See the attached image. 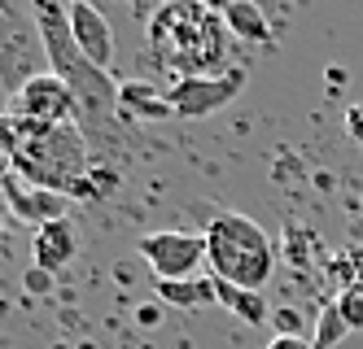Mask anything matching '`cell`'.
I'll list each match as a JSON object with an SVG mask.
<instances>
[{"instance_id":"cell-21","label":"cell","mask_w":363,"mask_h":349,"mask_svg":"<svg viewBox=\"0 0 363 349\" xmlns=\"http://www.w3.org/2000/svg\"><path fill=\"white\" fill-rule=\"evenodd\" d=\"M201 5H206V9H215V13H228L232 5H237V0H201Z\"/></svg>"},{"instance_id":"cell-17","label":"cell","mask_w":363,"mask_h":349,"mask_svg":"<svg viewBox=\"0 0 363 349\" xmlns=\"http://www.w3.org/2000/svg\"><path fill=\"white\" fill-rule=\"evenodd\" d=\"M337 310L346 314L350 332H363V284H350V288L337 292Z\"/></svg>"},{"instance_id":"cell-22","label":"cell","mask_w":363,"mask_h":349,"mask_svg":"<svg viewBox=\"0 0 363 349\" xmlns=\"http://www.w3.org/2000/svg\"><path fill=\"white\" fill-rule=\"evenodd\" d=\"M354 236H363V201H359V214H354Z\"/></svg>"},{"instance_id":"cell-1","label":"cell","mask_w":363,"mask_h":349,"mask_svg":"<svg viewBox=\"0 0 363 349\" xmlns=\"http://www.w3.org/2000/svg\"><path fill=\"white\" fill-rule=\"evenodd\" d=\"M40 35H44V52H48V70H53L62 84L74 92L79 105V131L96 157V166H110V157L123 153V114H118V88L110 70L92 66L79 44L70 35V9L62 0H31Z\"/></svg>"},{"instance_id":"cell-12","label":"cell","mask_w":363,"mask_h":349,"mask_svg":"<svg viewBox=\"0 0 363 349\" xmlns=\"http://www.w3.org/2000/svg\"><path fill=\"white\" fill-rule=\"evenodd\" d=\"M118 114L123 122H158V118H175L171 101L158 84H149V79H127L118 88Z\"/></svg>"},{"instance_id":"cell-2","label":"cell","mask_w":363,"mask_h":349,"mask_svg":"<svg viewBox=\"0 0 363 349\" xmlns=\"http://www.w3.org/2000/svg\"><path fill=\"white\" fill-rule=\"evenodd\" d=\"M0 122H5L13 171L22 179L48 188V193H62L70 201L106 197L118 183L110 166H96L79 122H31V118H13L9 110H0Z\"/></svg>"},{"instance_id":"cell-13","label":"cell","mask_w":363,"mask_h":349,"mask_svg":"<svg viewBox=\"0 0 363 349\" xmlns=\"http://www.w3.org/2000/svg\"><path fill=\"white\" fill-rule=\"evenodd\" d=\"M158 297L175 310H201V306H219V284L215 275H189V280H158Z\"/></svg>"},{"instance_id":"cell-3","label":"cell","mask_w":363,"mask_h":349,"mask_svg":"<svg viewBox=\"0 0 363 349\" xmlns=\"http://www.w3.org/2000/svg\"><path fill=\"white\" fill-rule=\"evenodd\" d=\"M228 22L201 0H167L149 13L145 44L162 66L179 74H219L228 70Z\"/></svg>"},{"instance_id":"cell-14","label":"cell","mask_w":363,"mask_h":349,"mask_svg":"<svg viewBox=\"0 0 363 349\" xmlns=\"http://www.w3.org/2000/svg\"><path fill=\"white\" fill-rule=\"evenodd\" d=\"M215 284H219V306L232 310L237 319H245L250 328H267V319H276L272 306H267V292L237 288V284H223V280H215Z\"/></svg>"},{"instance_id":"cell-10","label":"cell","mask_w":363,"mask_h":349,"mask_svg":"<svg viewBox=\"0 0 363 349\" xmlns=\"http://www.w3.org/2000/svg\"><path fill=\"white\" fill-rule=\"evenodd\" d=\"M70 35H74V44H79V52L92 66L110 70V62H114V31H110L106 13H101L92 0L88 5H70Z\"/></svg>"},{"instance_id":"cell-5","label":"cell","mask_w":363,"mask_h":349,"mask_svg":"<svg viewBox=\"0 0 363 349\" xmlns=\"http://www.w3.org/2000/svg\"><path fill=\"white\" fill-rule=\"evenodd\" d=\"M48 70V52L31 0H0V92L5 101Z\"/></svg>"},{"instance_id":"cell-16","label":"cell","mask_w":363,"mask_h":349,"mask_svg":"<svg viewBox=\"0 0 363 349\" xmlns=\"http://www.w3.org/2000/svg\"><path fill=\"white\" fill-rule=\"evenodd\" d=\"M346 332H350L346 314L337 310V302H328V306L320 310V319H315V349H337V341H342Z\"/></svg>"},{"instance_id":"cell-18","label":"cell","mask_w":363,"mask_h":349,"mask_svg":"<svg viewBox=\"0 0 363 349\" xmlns=\"http://www.w3.org/2000/svg\"><path fill=\"white\" fill-rule=\"evenodd\" d=\"M267 349H315V341H306L302 332H276L267 341Z\"/></svg>"},{"instance_id":"cell-7","label":"cell","mask_w":363,"mask_h":349,"mask_svg":"<svg viewBox=\"0 0 363 349\" xmlns=\"http://www.w3.org/2000/svg\"><path fill=\"white\" fill-rule=\"evenodd\" d=\"M140 258L149 262L153 284L158 280H189L206 266V236L201 231H149L140 236Z\"/></svg>"},{"instance_id":"cell-20","label":"cell","mask_w":363,"mask_h":349,"mask_svg":"<svg viewBox=\"0 0 363 349\" xmlns=\"http://www.w3.org/2000/svg\"><path fill=\"white\" fill-rule=\"evenodd\" d=\"M13 171V157H9V140H5V122H0V179Z\"/></svg>"},{"instance_id":"cell-11","label":"cell","mask_w":363,"mask_h":349,"mask_svg":"<svg viewBox=\"0 0 363 349\" xmlns=\"http://www.w3.org/2000/svg\"><path fill=\"white\" fill-rule=\"evenodd\" d=\"M79 253V231H74L70 219L62 223H48V227H35V240H31V262L40 275H57L74 262Z\"/></svg>"},{"instance_id":"cell-15","label":"cell","mask_w":363,"mask_h":349,"mask_svg":"<svg viewBox=\"0 0 363 349\" xmlns=\"http://www.w3.org/2000/svg\"><path fill=\"white\" fill-rule=\"evenodd\" d=\"M223 22H228V31L237 35V40H245V44H267V40H272L267 13H263V5H258V0H237V5L223 13Z\"/></svg>"},{"instance_id":"cell-6","label":"cell","mask_w":363,"mask_h":349,"mask_svg":"<svg viewBox=\"0 0 363 349\" xmlns=\"http://www.w3.org/2000/svg\"><path fill=\"white\" fill-rule=\"evenodd\" d=\"M241 88H245V66H228L219 74H179L167 88V101L175 118H206L237 101Z\"/></svg>"},{"instance_id":"cell-23","label":"cell","mask_w":363,"mask_h":349,"mask_svg":"<svg viewBox=\"0 0 363 349\" xmlns=\"http://www.w3.org/2000/svg\"><path fill=\"white\" fill-rule=\"evenodd\" d=\"M62 5H66V9H70V5H88V0H62Z\"/></svg>"},{"instance_id":"cell-9","label":"cell","mask_w":363,"mask_h":349,"mask_svg":"<svg viewBox=\"0 0 363 349\" xmlns=\"http://www.w3.org/2000/svg\"><path fill=\"white\" fill-rule=\"evenodd\" d=\"M0 201H5V210L13 214V219L22 223H35V227H48V223H62L70 219V197L62 193H48V188L22 179L18 171H9L5 179H0Z\"/></svg>"},{"instance_id":"cell-4","label":"cell","mask_w":363,"mask_h":349,"mask_svg":"<svg viewBox=\"0 0 363 349\" xmlns=\"http://www.w3.org/2000/svg\"><path fill=\"white\" fill-rule=\"evenodd\" d=\"M201 236H206V266H211L215 280L263 292V284L272 280V266H276V249L250 214L219 210L211 214Z\"/></svg>"},{"instance_id":"cell-19","label":"cell","mask_w":363,"mask_h":349,"mask_svg":"<svg viewBox=\"0 0 363 349\" xmlns=\"http://www.w3.org/2000/svg\"><path fill=\"white\" fill-rule=\"evenodd\" d=\"M346 136L363 149V101H354L350 110H346Z\"/></svg>"},{"instance_id":"cell-8","label":"cell","mask_w":363,"mask_h":349,"mask_svg":"<svg viewBox=\"0 0 363 349\" xmlns=\"http://www.w3.org/2000/svg\"><path fill=\"white\" fill-rule=\"evenodd\" d=\"M5 110L13 118H31V122H79V105H74V92L62 84L53 70L35 74L22 92H13L5 101Z\"/></svg>"}]
</instances>
